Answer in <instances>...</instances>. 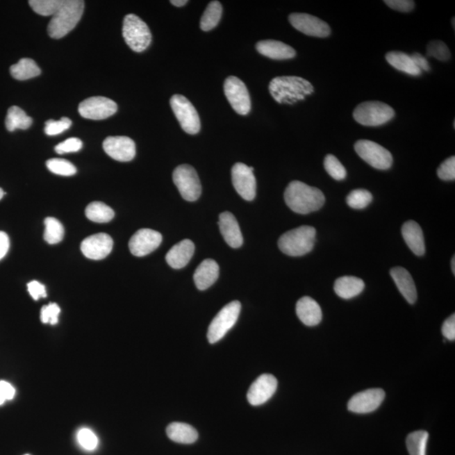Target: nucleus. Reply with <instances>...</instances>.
Segmentation results:
<instances>
[{"label":"nucleus","mask_w":455,"mask_h":455,"mask_svg":"<svg viewBox=\"0 0 455 455\" xmlns=\"http://www.w3.org/2000/svg\"><path fill=\"white\" fill-rule=\"evenodd\" d=\"M284 199L288 207L299 215L318 211L326 201V197L320 189L299 181L288 184L285 190Z\"/></svg>","instance_id":"nucleus-1"},{"label":"nucleus","mask_w":455,"mask_h":455,"mask_svg":"<svg viewBox=\"0 0 455 455\" xmlns=\"http://www.w3.org/2000/svg\"><path fill=\"white\" fill-rule=\"evenodd\" d=\"M272 97L280 104H295L314 93L311 82L298 76H280L272 78L269 84Z\"/></svg>","instance_id":"nucleus-2"},{"label":"nucleus","mask_w":455,"mask_h":455,"mask_svg":"<svg viewBox=\"0 0 455 455\" xmlns=\"http://www.w3.org/2000/svg\"><path fill=\"white\" fill-rule=\"evenodd\" d=\"M84 9L85 2L82 0H65L47 26L50 37L60 39L69 34L81 21Z\"/></svg>","instance_id":"nucleus-3"},{"label":"nucleus","mask_w":455,"mask_h":455,"mask_svg":"<svg viewBox=\"0 0 455 455\" xmlns=\"http://www.w3.org/2000/svg\"><path fill=\"white\" fill-rule=\"evenodd\" d=\"M316 231L312 226H300L284 233L279 240V247L284 254L302 256L313 250Z\"/></svg>","instance_id":"nucleus-4"},{"label":"nucleus","mask_w":455,"mask_h":455,"mask_svg":"<svg viewBox=\"0 0 455 455\" xmlns=\"http://www.w3.org/2000/svg\"><path fill=\"white\" fill-rule=\"evenodd\" d=\"M122 35L130 49L137 53L147 49L152 41V34L147 24L133 14L126 15Z\"/></svg>","instance_id":"nucleus-5"},{"label":"nucleus","mask_w":455,"mask_h":455,"mask_svg":"<svg viewBox=\"0 0 455 455\" xmlns=\"http://www.w3.org/2000/svg\"><path fill=\"white\" fill-rule=\"evenodd\" d=\"M395 114L394 109L386 103L366 101L361 103L355 108L354 117L359 124L377 126L392 120Z\"/></svg>","instance_id":"nucleus-6"},{"label":"nucleus","mask_w":455,"mask_h":455,"mask_svg":"<svg viewBox=\"0 0 455 455\" xmlns=\"http://www.w3.org/2000/svg\"><path fill=\"white\" fill-rule=\"evenodd\" d=\"M241 310L239 301H232L225 306L209 324L208 331V342L211 344L220 341L227 332L235 326Z\"/></svg>","instance_id":"nucleus-7"},{"label":"nucleus","mask_w":455,"mask_h":455,"mask_svg":"<svg viewBox=\"0 0 455 455\" xmlns=\"http://www.w3.org/2000/svg\"><path fill=\"white\" fill-rule=\"evenodd\" d=\"M354 149L361 159L375 169L386 171L393 164L392 154L377 142L366 140H358L356 142Z\"/></svg>","instance_id":"nucleus-8"},{"label":"nucleus","mask_w":455,"mask_h":455,"mask_svg":"<svg viewBox=\"0 0 455 455\" xmlns=\"http://www.w3.org/2000/svg\"><path fill=\"white\" fill-rule=\"evenodd\" d=\"M173 181L185 200L194 201L199 199L201 193V182L192 166H177L173 172Z\"/></svg>","instance_id":"nucleus-9"},{"label":"nucleus","mask_w":455,"mask_h":455,"mask_svg":"<svg viewBox=\"0 0 455 455\" xmlns=\"http://www.w3.org/2000/svg\"><path fill=\"white\" fill-rule=\"evenodd\" d=\"M169 102L181 129L189 134L199 133L201 129L200 117L191 101L182 94H174Z\"/></svg>","instance_id":"nucleus-10"},{"label":"nucleus","mask_w":455,"mask_h":455,"mask_svg":"<svg viewBox=\"0 0 455 455\" xmlns=\"http://www.w3.org/2000/svg\"><path fill=\"white\" fill-rule=\"evenodd\" d=\"M225 97L232 108L240 115H247L251 109L250 94L245 83L235 76H229L224 84Z\"/></svg>","instance_id":"nucleus-11"},{"label":"nucleus","mask_w":455,"mask_h":455,"mask_svg":"<svg viewBox=\"0 0 455 455\" xmlns=\"http://www.w3.org/2000/svg\"><path fill=\"white\" fill-rule=\"evenodd\" d=\"M117 110V103L103 97L87 98L78 106L81 116L91 120L106 119L116 113Z\"/></svg>","instance_id":"nucleus-12"},{"label":"nucleus","mask_w":455,"mask_h":455,"mask_svg":"<svg viewBox=\"0 0 455 455\" xmlns=\"http://www.w3.org/2000/svg\"><path fill=\"white\" fill-rule=\"evenodd\" d=\"M253 172L254 168L243 163H236L232 168L233 188L247 201H252L256 197V181Z\"/></svg>","instance_id":"nucleus-13"},{"label":"nucleus","mask_w":455,"mask_h":455,"mask_svg":"<svg viewBox=\"0 0 455 455\" xmlns=\"http://www.w3.org/2000/svg\"><path fill=\"white\" fill-rule=\"evenodd\" d=\"M288 21L297 31L311 37L326 38L331 34L329 25L314 15L292 13L288 17Z\"/></svg>","instance_id":"nucleus-14"},{"label":"nucleus","mask_w":455,"mask_h":455,"mask_svg":"<svg viewBox=\"0 0 455 455\" xmlns=\"http://www.w3.org/2000/svg\"><path fill=\"white\" fill-rule=\"evenodd\" d=\"M161 242L160 233L150 229H142L130 239L129 250L133 256L142 257L156 251Z\"/></svg>","instance_id":"nucleus-15"},{"label":"nucleus","mask_w":455,"mask_h":455,"mask_svg":"<svg viewBox=\"0 0 455 455\" xmlns=\"http://www.w3.org/2000/svg\"><path fill=\"white\" fill-rule=\"evenodd\" d=\"M386 393L381 389H370L354 395L348 402V410L351 413L365 414L378 409L385 399Z\"/></svg>","instance_id":"nucleus-16"},{"label":"nucleus","mask_w":455,"mask_h":455,"mask_svg":"<svg viewBox=\"0 0 455 455\" xmlns=\"http://www.w3.org/2000/svg\"><path fill=\"white\" fill-rule=\"evenodd\" d=\"M103 149L110 158L120 162L131 161L136 156L135 142L129 137L106 138L103 142Z\"/></svg>","instance_id":"nucleus-17"},{"label":"nucleus","mask_w":455,"mask_h":455,"mask_svg":"<svg viewBox=\"0 0 455 455\" xmlns=\"http://www.w3.org/2000/svg\"><path fill=\"white\" fill-rule=\"evenodd\" d=\"M113 247L112 237L105 233L87 237L81 245L83 254L88 259L96 260L106 258L112 252Z\"/></svg>","instance_id":"nucleus-18"},{"label":"nucleus","mask_w":455,"mask_h":455,"mask_svg":"<svg viewBox=\"0 0 455 455\" xmlns=\"http://www.w3.org/2000/svg\"><path fill=\"white\" fill-rule=\"evenodd\" d=\"M278 381L272 374H263L253 382L248 390L247 399L252 406H260L266 403L275 394Z\"/></svg>","instance_id":"nucleus-19"},{"label":"nucleus","mask_w":455,"mask_h":455,"mask_svg":"<svg viewBox=\"0 0 455 455\" xmlns=\"http://www.w3.org/2000/svg\"><path fill=\"white\" fill-rule=\"evenodd\" d=\"M220 229L225 242L232 248H239L243 245V236L235 217L229 212L220 213Z\"/></svg>","instance_id":"nucleus-20"},{"label":"nucleus","mask_w":455,"mask_h":455,"mask_svg":"<svg viewBox=\"0 0 455 455\" xmlns=\"http://www.w3.org/2000/svg\"><path fill=\"white\" fill-rule=\"evenodd\" d=\"M296 314L307 326H317L322 320V308L311 297H303L297 302Z\"/></svg>","instance_id":"nucleus-21"},{"label":"nucleus","mask_w":455,"mask_h":455,"mask_svg":"<svg viewBox=\"0 0 455 455\" xmlns=\"http://www.w3.org/2000/svg\"><path fill=\"white\" fill-rule=\"evenodd\" d=\"M256 49L263 56L275 60H286L296 56V51L292 47L276 40L258 42L256 43Z\"/></svg>","instance_id":"nucleus-22"},{"label":"nucleus","mask_w":455,"mask_h":455,"mask_svg":"<svg viewBox=\"0 0 455 455\" xmlns=\"http://www.w3.org/2000/svg\"><path fill=\"white\" fill-rule=\"evenodd\" d=\"M195 251L191 240H183L174 245L166 254V262L174 269L183 268L189 263Z\"/></svg>","instance_id":"nucleus-23"},{"label":"nucleus","mask_w":455,"mask_h":455,"mask_svg":"<svg viewBox=\"0 0 455 455\" xmlns=\"http://www.w3.org/2000/svg\"><path fill=\"white\" fill-rule=\"evenodd\" d=\"M220 276V267L215 260L206 259L194 272L193 279L199 290H206L215 283Z\"/></svg>","instance_id":"nucleus-24"},{"label":"nucleus","mask_w":455,"mask_h":455,"mask_svg":"<svg viewBox=\"0 0 455 455\" xmlns=\"http://www.w3.org/2000/svg\"><path fill=\"white\" fill-rule=\"evenodd\" d=\"M390 276L407 302L413 304L417 301V288L413 276L406 269L402 267H394L390 270Z\"/></svg>","instance_id":"nucleus-25"},{"label":"nucleus","mask_w":455,"mask_h":455,"mask_svg":"<svg viewBox=\"0 0 455 455\" xmlns=\"http://www.w3.org/2000/svg\"><path fill=\"white\" fill-rule=\"evenodd\" d=\"M402 232L406 245L415 255L421 256L425 254L424 235L420 225L413 220L407 221L403 224Z\"/></svg>","instance_id":"nucleus-26"},{"label":"nucleus","mask_w":455,"mask_h":455,"mask_svg":"<svg viewBox=\"0 0 455 455\" xmlns=\"http://www.w3.org/2000/svg\"><path fill=\"white\" fill-rule=\"evenodd\" d=\"M365 284L362 279L353 276H344L336 280L334 290L336 294L344 299H350L359 295L364 290Z\"/></svg>","instance_id":"nucleus-27"},{"label":"nucleus","mask_w":455,"mask_h":455,"mask_svg":"<svg viewBox=\"0 0 455 455\" xmlns=\"http://www.w3.org/2000/svg\"><path fill=\"white\" fill-rule=\"evenodd\" d=\"M166 434L171 440L179 444L191 445L199 438V433L191 425L183 422H172L166 429Z\"/></svg>","instance_id":"nucleus-28"},{"label":"nucleus","mask_w":455,"mask_h":455,"mask_svg":"<svg viewBox=\"0 0 455 455\" xmlns=\"http://www.w3.org/2000/svg\"><path fill=\"white\" fill-rule=\"evenodd\" d=\"M386 58L391 66L403 73L413 75V76H418L422 74V71L415 65L410 55L402 53V51H390L386 54Z\"/></svg>","instance_id":"nucleus-29"},{"label":"nucleus","mask_w":455,"mask_h":455,"mask_svg":"<svg viewBox=\"0 0 455 455\" xmlns=\"http://www.w3.org/2000/svg\"><path fill=\"white\" fill-rule=\"evenodd\" d=\"M12 77L17 81H27L41 74V69L33 59L22 58L10 69Z\"/></svg>","instance_id":"nucleus-30"},{"label":"nucleus","mask_w":455,"mask_h":455,"mask_svg":"<svg viewBox=\"0 0 455 455\" xmlns=\"http://www.w3.org/2000/svg\"><path fill=\"white\" fill-rule=\"evenodd\" d=\"M33 124V118L27 116L22 108L17 106L8 110L6 126L8 131L14 132L15 129L26 130Z\"/></svg>","instance_id":"nucleus-31"},{"label":"nucleus","mask_w":455,"mask_h":455,"mask_svg":"<svg viewBox=\"0 0 455 455\" xmlns=\"http://www.w3.org/2000/svg\"><path fill=\"white\" fill-rule=\"evenodd\" d=\"M85 215L90 221L96 223H108L113 220L115 213L109 206L101 201H93L87 206Z\"/></svg>","instance_id":"nucleus-32"},{"label":"nucleus","mask_w":455,"mask_h":455,"mask_svg":"<svg viewBox=\"0 0 455 455\" xmlns=\"http://www.w3.org/2000/svg\"><path fill=\"white\" fill-rule=\"evenodd\" d=\"M223 14V7L219 1H212L204 11L200 22L201 29L209 31L217 26Z\"/></svg>","instance_id":"nucleus-33"},{"label":"nucleus","mask_w":455,"mask_h":455,"mask_svg":"<svg viewBox=\"0 0 455 455\" xmlns=\"http://www.w3.org/2000/svg\"><path fill=\"white\" fill-rule=\"evenodd\" d=\"M429 433L426 431H415L406 438L407 449L410 455H426Z\"/></svg>","instance_id":"nucleus-34"},{"label":"nucleus","mask_w":455,"mask_h":455,"mask_svg":"<svg viewBox=\"0 0 455 455\" xmlns=\"http://www.w3.org/2000/svg\"><path fill=\"white\" fill-rule=\"evenodd\" d=\"M45 232L44 239L50 245H56L63 239L65 229L63 224L55 217H47L44 221Z\"/></svg>","instance_id":"nucleus-35"},{"label":"nucleus","mask_w":455,"mask_h":455,"mask_svg":"<svg viewBox=\"0 0 455 455\" xmlns=\"http://www.w3.org/2000/svg\"><path fill=\"white\" fill-rule=\"evenodd\" d=\"M65 0H31L29 5L35 13L42 17H53L60 9Z\"/></svg>","instance_id":"nucleus-36"},{"label":"nucleus","mask_w":455,"mask_h":455,"mask_svg":"<svg viewBox=\"0 0 455 455\" xmlns=\"http://www.w3.org/2000/svg\"><path fill=\"white\" fill-rule=\"evenodd\" d=\"M372 200H373L372 194L364 189L354 190L347 197V205L354 209L365 208L372 203Z\"/></svg>","instance_id":"nucleus-37"},{"label":"nucleus","mask_w":455,"mask_h":455,"mask_svg":"<svg viewBox=\"0 0 455 455\" xmlns=\"http://www.w3.org/2000/svg\"><path fill=\"white\" fill-rule=\"evenodd\" d=\"M47 167L51 172L63 176H74L77 172L76 167L71 162L58 158L47 160Z\"/></svg>","instance_id":"nucleus-38"},{"label":"nucleus","mask_w":455,"mask_h":455,"mask_svg":"<svg viewBox=\"0 0 455 455\" xmlns=\"http://www.w3.org/2000/svg\"><path fill=\"white\" fill-rule=\"evenodd\" d=\"M324 167L326 172L336 181H342L347 176L345 167L338 158L332 156V154H327L324 158Z\"/></svg>","instance_id":"nucleus-39"},{"label":"nucleus","mask_w":455,"mask_h":455,"mask_svg":"<svg viewBox=\"0 0 455 455\" xmlns=\"http://www.w3.org/2000/svg\"><path fill=\"white\" fill-rule=\"evenodd\" d=\"M427 56L433 57L440 61H448L451 57L448 46L441 41H432L427 45Z\"/></svg>","instance_id":"nucleus-40"},{"label":"nucleus","mask_w":455,"mask_h":455,"mask_svg":"<svg viewBox=\"0 0 455 455\" xmlns=\"http://www.w3.org/2000/svg\"><path fill=\"white\" fill-rule=\"evenodd\" d=\"M71 125H72V121L68 117H62L59 121L51 119L46 122L44 132L49 136L58 135V134L68 130Z\"/></svg>","instance_id":"nucleus-41"},{"label":"nucleus","mask_w":455,"mask_h":455,"mask_svg":"<svg viewBox=\"0 0 455 455\" xmlns=\"http://www.w3.org/2000/svg\"><path fill=\"white\" fill-rule=\"evenodd\" d=\"M78 444L86 450L92 451L97 449L98 438L92 431L88 429H83L77 435Z\"/></svg>","instance_id":"nucleus-42"},{"label":"nucleus","mask_w":455,"mask_h":455,"mask_svg":"<svg viewBox=\"0 0 455 455\" xmlns=\"http://www.w3.org/2000/svg\"><path fill=\"white\" fill-rule=\"evenodd\" d=\"M60 311V308L55 303L43 306L41 311L42 322L44 324L49 323L54 326L58 322V315Z\"/></svg>","instance_id":"nucleus-43"},{"label":"nucleus","mask_w":455,"mask_h":455,"mask_svg":"<svg viewBox=\"0 0 455 455\" xmlns=\"http://www.w3.org/2000/svg\"><path fill=\"white\" fill-rule=\"evenodd\" d=\"M438 176L442 181H454L455 179V157H449L445 160L438 169Z\"/></svg>","instance_id":"nucleus-44"},{"label":"nucleus","mask_w":455,"mask_h":455,"mask_svg":"<svg viewBox=\"0 0 455 455\" xmlns=\"http://www.w3.org/2000/svg\"><path fill=\"white\" fill-rule=\"evenodd\" d=\"M83 147V142L78 138H70L60 142L55 147V151L59 154L74 153L80 151Z\"/></svg>","instance_id":"nucleus-45"},{"label":"nucleus","mask_w":455,"mask_h":455,"mask_svg":"<svg viewBox=\"0 0 455 455\" xmlns=\"http://www.w3.org/2000/svg\"><path fill=\"white\" fill-rule=\"evenodd\" d=\"M385 3L391 9L401 12L413 11L415 2L411 0H386Z\"/></svg>","instance_id":"nucleus-46"},{"label":"nucleus","mask_w":455,"mask_h":455,"mask_svg":"<svg viewBox=\"0 0 455 455\" xmlns=\"http://www.w3.org/2000/svg\"><path fill=\"white\" fill-rule=\"evenodd\" d=\"M27 288H28L30 295L33 297V299L38 300L41 298H46V288L44 285L38 282V281H31V282L27 284Z\"/></svg>","instance_id":"nucleus-47"},{"label":"nucleus","mask_w":455,"mask_h":455,"mask_svg":"<svg viewBox=\"0 0 455 455\" xmlns=\"http://www.w3.org/2000/svg\"><path fill=\"white\" fill-rule=\"evenodd\" d=\"M442 333L449 341L455 340V315L453 314L445 320L442 326Z\"/></svg>","instance_id":"nucleus-48"},{"label":"nucleus","mask_w":455,"mask_h":455,"mask_svg":"<svg viewBox=\"0 0 455 455\" xmlns=\"http://www.w3.org/2000/svg\"><path fill=\"white\" fill-rule=\"evenodd\" d=\"M15 394V388L10 383L0 381V405H3L7 399H13Z\"/></svg>","instance_id":"nucleus-49"},{"label":"nucleus","mask_w":455,"mask_h":455,"mask_svg":"<svg viewBox=\"0 0 455 455\" xmlns=\"http://www.w3.org/2000/svg\"><path fill=\"white\" fill-rule=\"evenodd\" d=\"M411 58H413L415 65L421 71L430 70L429 61H427V59L424 56H422V54L415 53L411 55Z\"/></svg>","instance_id":"nucleus-50"},{"label":"nucleus","mask_w":455,"mask_h":455,"mask_svg":"<svg viewBox=\"0 0 455 455\" xmlns=\"http://www.w3.org/2000/svg\"><path fill=\"white\" fill-rule=\"evenodd\" d=\"M10 238L7 233L0 231V260L5 257L10 250Z\"/></svg>","instance_id":"nucleus-51"},{"label":"nucleus","mask_w":455,"mask_h":455,"mask_svg":"<svg viewBox=\"0 0 455 455\" xmlns=\"http://www.w3.org/2000/svg\"><path fill=\"white\" fill-rule=\"evenodd\" d=\"M171 3L174 6L182 7L187 5L188 1H187V0H172Z\"/></svg>","instance_id":"nucleus-52"},{"label":"nucleus","mask_w":455,"mask_h":455,"mask_svg":"<svg viewBox=\"0 0 455 455\" xmlns=\"http://www.w3.org/2000/svg\"><path fill=\"white\" fill-rule=\"evenodd\" d=\"M451 267H452V271H453V273H454H454H455V259H454V256L453 257L452 260H451Z\"/></svg>","instance_id":"nucleus-53"},{"label":"nucleus","mask_w":455,"mask_h":455,"mask_svg":"<svg viewBox=\"0 0 455 455\" xmlns=\"http://www.w3.org/2000/svg\"><path fill=\"white\" fill-rule=\"evenodd\" d=\"M5 195L6 192L3 191L2 188H0V200H1Z\"/></svg>","instance_id":"nucleus-54"},{"label":"nucleus","mask_w":455,"mask_h":455,"mask_svg":"<svg viewBox=\"0 0 455 455\" xmlns=\"http://www.w3.org/2000/svg\"><path fill=\"white\" fill-rule=\"evenodd\" d=\"M453 26L454 27V18L453 19Z\"/></svg>","instance_id":"nucleus-55"},{"label":"nucleus","mask_w":455,"mask_h":455,"mask_svg":"<svg viewBox=\"0 0 455 455\" xmlns=\"http://www.w3.org/2000/svg\"><path fill=\"white\" fill-rule=\"evenodd\" d=\"M26 455H28V454H26Z\"/></svg>","instance_id":"nucleus-56"}]
</instances>
